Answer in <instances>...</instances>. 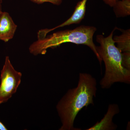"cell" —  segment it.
Segmentation results:
<instances>
[{
    "mask_svg": "<svg viewBox=\"0 0 130 130\" xmlns=\"http://www.w3.org/2000/svg\"><path fill=\"white\" fill-rule=\"evenodd\" d=\"M97 82L89 73H79L76 87L70 89L58 102L56 108L61 123L60 130H79L74 126L77 115L84 107L94 105Z\"/></svg>",
    "mask_w": 130,
    "mask_h": 130,
    "instance_id": "cell-1",
    "label": "cell"
},
{
    "mask_svg": "<svg viewBox=\"0 0 130 130\" xmlns=\"http://www.w3.org/2000/svg\"><path fill=\"white\" fill-rule=\"evenodd\" d=\"M115 30L106 37L101 35L96 37V41L100 44L97 46V52L105 66V75L100 83L103 89H109L116 83H130V70L123 66L122 52L113 40Z\"/></svg>",
    "mask_w": 130,
    "mask_h": 130,
    "instance_id": "cell-2",
    "label": "cell"
},
{
    "mask_svg": "<svg viewBox=\"0 0 130 130\" xmlns=\"http://www.w3.org/2000/svg\"><path fill=\"white\" fill-rule=\"evenodd\" d=\"M96 30L94 26L81 25L73 30L58 31L34 42L29 47V51L35 56L43 55L48 49L57 47L66 43L84 44L90 48L101 64L102 61L98 53L97 46L93 41V35Z\"/></svg>",
    "mask_w": 130,
    "mask_h": 130,
    "instance_id": "cell-3",
    "label": "cell"
},
{
    "mask_svg": "<svg viewBox=\"0 0 130 130\" xmlns=\"http://www.w3.org/2000/svg\"><path fill=\"white\" fill-rule=\"evenodd\" d=\"M22 73L14 69L9 56L5 58L1 71L0 104L7 102L15 94L21 83Z\"/></svg>",
    "mask_w": 130,
    "mask_h": 130,
    "instance_id": "cell-4",
    "label": "cell"
},
{
    "mask_svg": "<svg viewBox=\"0 0 130 130\" xmlns=\"http://www.w3.org/2000/svg\"><path fill=\"white\" fill-rule=\"evenodd\" d=\"M18 26L8 12L0 13V40L7 42L14 37Z\"/></svg>",
    "mask_w": 130,
    "mask_h": 130,
    "instance_id": "cell-5",
    "label": "cell"
},
{
    "mask_svg": "<svg viewBox=\"0 0 130 130\" xmlns=\"http://www.w3.org/2000/svg\"><path fill=\"white\" fill-rule=\"evenodd\" d=\"M118 105L116 104H110L108 106L107 111L104 118L100 122H97L92 127L86 130H114L117 125L113 122L115 115L119 112Z\"/></svg>",
    "mask_w": 130,
    "mask_h": 130,
    "instance_id": "cell-6",
    "label": "cell"
},
{
    "mask_svg": "<svg viewBox=\"0 0 130 130\" xmlns=\"http://www.w3.org/2000/svg\"><path fill=\"white\" fill-rule=\"evenodd\" d=\"M88 0H82L78 3L75 7L73 14L71 17L63 23L60 25L52 28L45 29V32L48 34L52 31L58 28L63 27L69 25L73 24H79L83 19L85 16L86 12V4Z\"/></svg>",
    "mask_w": 130,
    "mask_h": 130,
    "instance_id": "cell-7",
    "label": "cell"
},
{
    "mask_svg": "<svg viewBox=\"0 0 130 130\" xmlns=\"http://www.w3.org/2000/svg\"><path fill=\"white\" fill-rule=\"evenodd\" d=\"M122 35L115 36L113 38L115 43L117 44V47L123 52H130V30L120 29Z\"/></svg>",
    "mask_w": 130,
    "mask_h": 130,
    "instance_id": "cell-8",
    "label": "cell"
},
{
    "mask_svg": "<svg viewBox=\"0 0 130 130\" xmlns=\"http://www.w3.org/2000/svg\"><path fill=\"white\" fill-rule=\"evenodd\" d=\"M113 7L114 11L118 17L129 15L130 0H118Z\"/></svg>",
    "mask_w": 130,
    "mask_h": 130,
    "instance_id": "cell-9",
    "label": "cell"
},
{
    "mask_svg": "<svg viewBox=\"0 0 130 130\" xmlns=\"http://www.w3.org/2000/svg\"><path fill=\"white\" fill-rule=\"evenodd\" d=\"M123 64L126 69L130 70V52L122 53Z\"/></svg>",
    "mask_w": 130,
    "mask_h": 130,
    "instance_id": "cell-10",
    "label": "cell"
},
{
    "mask_svg": "<svg viewBox=\"0 0 130 130\" xmlns=\"http://www.w3.org/2000/svg\"><path fill=\"white\" fill-rule=\"evenodd\" d=\"M30 1L38 5L42 4L44 3L48 2L57 6L60 5L63 2V0H30Z\"/></svg>",
    "mask_w": 130,
    "mask_h": 130,
    "instance_id": "cell-11",
    "label": "cell"
},
{
    "mask_svg": "<svg viewBox=\"0 0 130 130\" xmlns=\"http://www.w3.org/2000/svg\"><path fill=\"white\" fill-rule=\"evenodd\" d=\"M118 1V0H103L106 4L109 5L111 7H113Z\"/></svg>",
    "mask_w": 130,
    "mask_h": 130,
    "instance_id": "cell-12",
    "label": "cell"
},
{
    "mask_svg": "<svg viewBox=\"0 0 130 130\" xmlns=\"http://www.w3.org/2000/svg\"><path fill=\"white\" fill-rule=\"evenodd\" d=\"M7 128L6 127L5 125L0 121V130H7Z\"/></svg>",
    "mask_w": 130,
    "mask_h": 130,
    "instance_id": "cell-13",
    "label": "cell"
},
{
    "mask_svg": "<svg viewBox=\"0 0 130 130\" xmlns=\"http://www.w3.org/2000/svg\"><path fill=\"white\" fill-rule=\"evenodd\" d=\"M2 11V5H0V13Z\"/></svg>",
    "mask_w": 130,
    "mask_h": 130,
    "instance_id": "cell-14",
    "label": "cell"
},
{
    "mask_svg": "<svg viewBox=\"0 0 130 130\" xmlns=\"http://www.w3.org/2000/svg\"><path fill=\"white\" fill-rule=\"evenodd\" d=\"M2 0H0V5H2Z\"/></svg>",
    "mask_w": 130,
    "mask_h": 130,
    "instance_id": "cell-15",
    "label": "cell"
}]
</instances>
